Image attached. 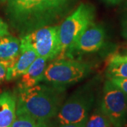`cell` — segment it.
Wrapping results in <instances>:
<instances>
[{
  "label": "cell",
  "mask_w": 127,
  "mask_h": 127,
  "mask_svg": "<svg viewBox=\"0 0 127 127\" xmlns=\"http://www.w3.org/2000/svg\"><path fill=\"white\" fill-rule=\"evenodd\" d=\"M35 52L21 42V52L14 65L7 69L6 81H10L20 78L37 58Z\"/></svg>",
  "instance_id": "9c48e42d"
},
{
  "label": "cell",
  "mask_w": 127,
  "mask_h": 127,
  "mask_svg": "<svg viewBox=\"0 0 127 127\" xmlns=\"http://www.w3.org/2000/svg\"><path fill=\"white\" fill-rule=\"evenodd\" d=\"M16 117V95L4 91L0 94V127H11Z\"/></svg>",
  "instance_id": "8fae6325"
},
{
  "label": "cell",
  "mask_w": 127,
  "mask_h": 127,
  "mask_svg": "<svg viewBox=\"0 0 127 127\" xmlns=\"http://www.w3.org/2000/svg\"><path fill=\"white\" fill-rule=\"evenodd\" d=\"M47 59L37 57L28 70L19 78L16 90L26 89L43 81Z\"/></svg>",
  "instance_id": "30bf717a"
},
{
  "label": "cell",
  "mask_w": 127,
  "mask_h": 127,
  "mask_svg": "<svg viewBox=\"0 0 127 127\" xmlns=\"http://www.w3.org/2000/svg\"><path fill=\"white\" fill-rule=\"evenodd\" d=\"M8 67L3 62L0 61V83H4L6 81V74H7Z\"/></svg>",
  "instance_id": "e0dca14e"
},
{
  "label": "cell",
  "mask_w": 127,
  "mask_h": 127,
  "mask_svg": "<svg viewBox=\"0 0 127 127\" xmlns=\"http://www.w3.org/2000/svg\"><path fill=\"white\" fill-rule=\"evenodd\" d=\"M118 57L120 58V59H123V60H125V61H127V55H117Z\"/></svg>",
  "instance_id": "603a6c76"
},
{
  "label": "cell",
  "mask_w": 127,
  "mask_h": 127,
  "mask_svg": "<svg viewBox=\"0 0 127 127\" xmlns=\"http://www.w3.org/2000/svg\"><path fill=\"white\" fill-rule=\"evenodd\" d=\"M122 36L127 40V12L123 16L122 20Z\"/></svg>",
  "instance_id": "d6986e66"
},
{
  "label": "cell",
  "mask_w": 127,
  "mask_h": 127,
  "mask_svg": "<svg viewBox=\"0 0 127 127\" xmlns=\"http://www.w3.org/2000/svg\"><path fill=\"white\" fill-rule=\"evenodd\" d=\"M91 71V65L86 62L71 58L57 59L46 66L43 81L65 87L82 81Z\"/></svg>",
  "instance_id": "277c9868"
},
{
  "label": "cell",
  "mask_w": 127,
  "mask_h": 127,
  "mask_svg": "<svg viewBox=\"0 0 127 127\" xmlns=\"http://www.w3.org/2000/svg\"><path fill=\"white\" fill-rule=\"evenodd\" d=\"M6 12L22 35L50 26L64 13L66 4L55 0H7Z\"/></svg>",
  "instance_id": "6da1fadb"
},
{
  "label": "cell",
  "mask_w": 127,
  "mask_h": 127,
  "mask_svg": "<svg viewBox=\"0 0 127 127\" xmlns=\"http://www.w3.org/2000/svg\"><path fill=\"white\" fill-rule=\"evenodd\" d=\"M37 122L26 114H16L11 127H37Z\"/></svg>",
  "instance_id": "9a60e30c"
},
{
  "label": "cell",
  "mask_w": 127,
  "mask_h": 127,
  "mask_svg": "<svg viewBox=\"0 0 127 127\" xmlns=\"http://www.w3.org/2000/svg\"><path fill=\"white\" fill-rule=\"evenodd\" d=\"M109 80L127 95V78H111Z\"/></svg>",
  "instance_id": "2e32d148"
},
{
  "label": "cell",
  "mask_w": 127,
  "mask_h": 127,
  "mask_svg": "<svg viewBox=\"0 0 127 127\" xmlns=\"http://www.w3.org/2000/svg\"><path fill=\"white\" fill-rule=\"evenodd\" d=\"M95 11L93 6L81 3L72 14L59 26L61 53H64L76 42L88 28L94 23Z\"/></svg>",
  "instance_id": "5b68a950"
},
{
  "label": "cell",
  "mask_w": 127,
  "mask_h": 127,
  "mask_svg": "<svg viewBox=\"0 0 127 127\" xmlns=\"http://www.w3.org/2000/svg\"><path fill=\"white\" fill-rule=\"evenodd\" d=\"M100 107L112 127H125L127 119V95L109 79L104 82Z\"/></svg>",
  "instance_id": "52a82bcc"
},
{
  "label": "cell",
  "mask_w": 127,
  "mask_h": 127,
  "mask_svg": "<svg viewBox=\"0 0 127 127\" xmlns=\"http://www.w3.org/2000/svg\"><path fill=\"white\" fill-rule=\"evenodd\" d=\"M93 85L87 83L78 88L62 105L57 114L59 125L86 122L95 102Z\"/></svg>",
  "instance_id": "3957f363"
},
{
  "label": "cell",
  "mask_w": 127,
  "mask_h": 127,
  "mask_svg": "<svg viewBox=\"0 0 127 127\" xmlns=\"http://www.w3.org/2000/svg\"><path fill=\"white\" fill-rule=\"evenodd\" d=\"M55 1H57L59 2H62V3H64V4H66V2H67V0H55Z\"/></svg>",
  "instance_id": "cb8c5ba5"
},
{
  "label": "cell",
  "mask_w": 127,
  "mask_h": 127,
  "mask_svg": "<svg viewBox=\"0 0 127 127\" xmlns=\"http://www.w3.org/2000/svg\"><path fill=\"white\" fill-rule=\"evenodd\" d=\"M112 124L107 117L103 113L100 104L91 111L87 119L85 127H112Z\"/></svg>",
  "instance_id": "5bb4252c"
},
{
  "label": "cell",
  "mask_w": 127,
  "mask_h": 127,
  "mask_svg": "<svg viewBox=\"0 0 127 127\" xmlns=\"http://www.w3.org/2000/svg\"><path fill=\"white\" fill-rule=\"evenodd\" d=\"M21 42L30 47L38 57L53 59L61 54L59 26H47L23 35Z\"/></svg>",
  "instance_id": "8992f818"
},
{
  "label": "cell",
  "mask_w": 127,
  "mask_h": 127,
  "mask_svg": "<svg viewBox=\"0 0 127 127\" xmlns=\"http://www.w3.org/2000/svg\"><path fill=\"white\" fill-rule=\"evenodd\" d=\"M105 39L106 32L104 27L93 23L83 32L66 53L69 57L75 55L94 53L103 47Z\"/></svg>",
  "instance_id": "ba28073f"
},
{
  "label": "cell",
  "mask_w": 127,
  "mask_h": 127,
  "mask_svg": "<svg viewBox=\"0 0 127 127\" xmlns=\"http://www.w3.org/2000/svg\"><path fill=\"white\" fill-rule=\"evenodd\" d=\"M103 1L109 4H117L119 2H121L122 0H103Z\"/></svg>",
  "instance_id": "7402d4cb"
},
{
  "label": "cell",
  "mask_w": 127,
  "mask_h": 127,
  "mask_svg": "<svg viewBox=\"0 0 127 127\" xmlns=\"http://www.w3.org/2000/svg\"><path fill=\"white\" fill-rule=\"evenodd\" d=\"M86 122L76 123V124H62L59 127H85Z\"/></svg>",
  "instance_id": "44dd1931"
},
{
  "label": "cell",
  "mask_w": 127,
  "mask_h": 127,
  "mask_svg": "<svg viewBox=\"0 0 127 127\" xmlns=\"http://www.w3.org/2000/svg\"><path fill=\"white\" fill-rule=\"evenodd\" d=\"M37 127H57L51 120L44 121V122H37Z\"/></svg>",
  "instance_id": "ffe728a7"
},
{
  "label": "cell",
  "mask_w": 127,
  "mask_h": 127,
  "mask_svg": "<svg viewBox=\"0 0 127 127\" xmlns=\"http://www.w3.org/2000/svg\"><path fill=\"white\" fill-rule=\"evenodd\" d=\"M7 35H9L8 25L0 18V39Z\"/></svg>",
  "instance_id": "ac0fdd59"
},
{
  "label": "cell",
  "mask_w": 127,
  "mask_h": 127,
  "mask_svg": "<svg viewBox=\"0 0 127 127\" xmlns=\"http://www.w3.org/2000/svg\"><path fill=\"white\" fill-rule=\"evenodd\" d=\"M21 52V40L7 35L0 39V61L16 60Z\"/></svg>",
  "instance_id": "7c38bea8"
},
{
  "label": "cell",
  "mask_w": 127,
  "mask_h": 127,
  "mask_svg": "<svg viewBox=\"0 0 127 127\" xmlns=\"http://www.w3.org/2000/svg\"><path fill=\"white\" fill-rule=\"evenodd\" d=\"M106 76L111 78H127V61L120 59L117 55L109 59L106 69Z\"/></svg>",
  "instance_id": "4fadbf2b"
},
{
  "label": "cell",
  "mask_w": 127,
  "mask_h": 127,
  "mask_svg": "<svg viewBox=\"0 0 127 127\" xmlns=\"http://www.w3.org/2000/svg\"><path fill=\"white\" fill-rule=\"evenodd\" d=\"M7 1V0H0V4H5L6 2Z\"/></svg>",
  "instance_id": "d4e9b609"
},
{
  "label": "cell",
  "mask_w": 127,
  "mask_h": 127,
  "mask_svg": "<svg viewBox=\"0 0 127 127\" xmlns=\"http://www.w3.org/2000/svg\"><path fill=\"white\" fill-rule=\"evenodd\" d=\"M16 114H26L37 122L52 120L56 117L66 96L65 87L37 84L15 91Z\"/></svg>",
  "instance_id": "7a4b0ae2"
}]
</instances>
